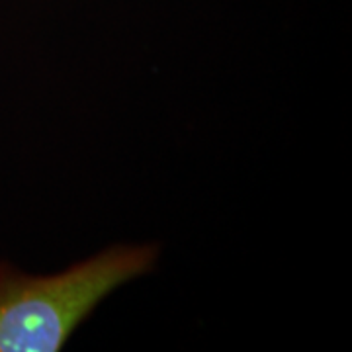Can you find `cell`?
I'll return each mask as SVG.
<instances>
[{
  "mask_svg": "<svg viewBox=\"0 0 352 352\" xmlns=\"http://www.w3.org/2000/svg\"><path fill=\"white\" fill-rule=\"evenodd\" d=\"M151 249H113L63 274L0 268V352H55L98 303L151 266Z\"/></svg>",
  "mask_w": 352,
  "mask_h": 352,
  "instance_id": "cell-1",
  "label": "cell"
}]
</instances>
